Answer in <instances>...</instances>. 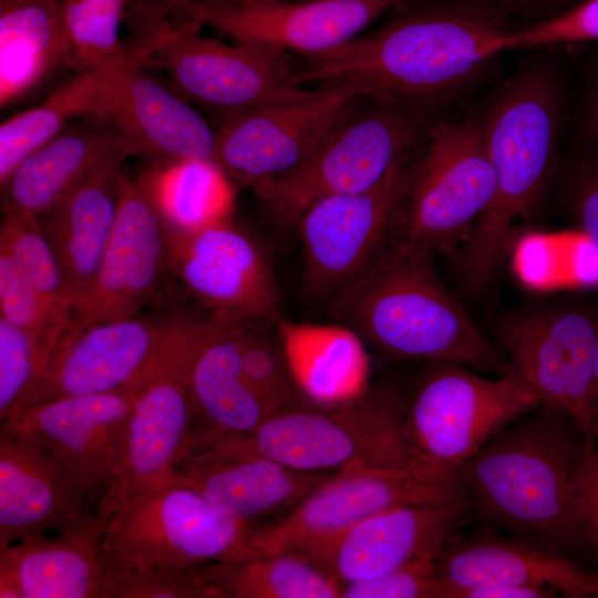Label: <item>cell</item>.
Here are the masks:
<instances>
[{"instance_id":"f907efd6","label":"cell","mask_w":598,"mask_h":598,"mask_svg":"<svg viewBox=\"0 0 598 598\" xmlns=\"http://www.w3.org/2000/svg\"><path fill=\"white\" fill-rule=\"evenodd\" d=\"M9 1H14V0H0V3H2V2H9Z\"/></svg>"},{"instance_id":"5b68a950","label":"cell","mask_w":598,"mask_h":598,"mask_svg":"<svg viewBox=\"0 0 598 598\" xmlns=\"http://www.w3.org/2000/svg\"><path fill=\"white\" fill-rule=\"evenodd\" d=\"M147 3L127 55L144 69L164 72L187 101L226 118L302 89L287 54L208 38L181 8Z\"/></svg>"},{"instance_id":"83f0119b","label":"cell","mask_w":598,"mask_h":598,"mask_svg":"<svg viewBox=\"0 0 598 598\" xmlns=\"http://www.w3.org/2000/svg\"><path fill=\"white\" fill-rule=\"evenodd\" d=\"M99 529L45 534L0 548V598H105Z\"/></svg>"},{"instance_id":"c3c4849f","label":"cell","mask_w":598,"mask_h":598,"mask_svg":"<svg viewBox=\"0 0 598 598\" xmlns=\"http://www.w3.org/2000/svg\"><path fill=\"white\" fill-rule=\"evenodd\" d=\"M592 440H594L595 446H596V448L598 451V416H597L595 425H594Z\"/></svg>"},{"instance_id":"8992f818","label":"cell","mask_w":598,"mask_h":598,"mask_svg":"<svg viewBox=\"0 0 598 598\" xmlns=\"http://www.w3.org/2000/svg\"><path fill=\"white\" fill-rule=\"evenodd\" d=\"M401 400L402 388L394 383L340 402L306 400L277 411L241 437L205 447L255 453L313 473L412 465L400 432Z\"/></svg>"},{"instance_id":"603a6c76","label":"cell","mask_w":598,"mask_h":598,"mask_svg":"<svg viewBox=\"0 0 598 598\" xmlns=\"http://www.w3.org/2000/svg\"><path fill=\"white\" fill-rule=\"evenodd\" d=\"M467 515L466 497L391 508L347 530L313 560L340 586L373 578L436 558Z\"/></svg>"},{"instance_id":"bcb514c9","label":"cell","mask_w":598,"mask_h":598,"mask_svg":"<svg viewBox=\"0 0 598 598\" xmlns=\"http://www.w3.org/2000/svg\"><path fill=\"white\" fill-rule=\"evenodd\" d=\"M589 130L598 137V99L592 103L589 117H588Z\"/></svg>"},{"instance_id":"44dd1931","label":"cell","mask_w":598,"mask_h":598,"mask_svg":"<svg viewBox=\"0 0 598 598\" xmlns=\"http://www.w3.org/2000/svg\"><path fill=\"white\" fill-rule=\"evenodd\" d=\"M100 73L102 86L91 116L125 140L136 155L163 162L214 159L215 132L178 92L130 58Z\"/></svg>"},{"instance_id":"4316f807","label":"cell","mask_w":598,"mask_h":598,"mask_svg":"<svg viewBox=\"0 0 598 598\" xmlns=\"http://www.w3.org/2000/svg\"><path fill=\"white\" fill-rule=\"evenodd\" d=\"M133 155L125 140L85 116L16 166L0 184L2 210L40 217L100 171Z\"/></svg>"},{"instance_id":"e0dca14e","label":"cell","mask_w":598,"mask_h":598,"mask_svg":"<svg viewBox=\"0 0 598 598\" xmlns=\"http://www.w3.org/2000/svg\"><path fill=\"white\" fill-rule=\"evenodd\" d=\"M167 227L148 171L124 175L116 216L103 260L68 331L141 313L172 299Z\"/></svg>"},{"instance_id":"ffe728a7","label":"cell","mask_w":598,"mask_h":598,"mask_svg":"<svg viewBox=\"0 0 598 598\" xmlns=\"http://www.w3.org/2000/svg\"><path fill=\"white\" fill-rule=\"evenodd\" d=\"M140 383L24 406L1 425L32 440L84 497L104 488L116 468Z\"/></svg>"},{"instance_id":"d4e9b609","label":"cell","mask_w":598,"mask_h":598,"mask_svg":"<svg viewBox=\"0 0 598 598\" xmlns=\"http://www.w3.org/2000/svg\"><path fill=\"white\" fill-rule=\"evenodd\" d=\"M83 498L32 440L1 425L0 548L48 530L99 529Z\"/></svg>"},{"instance_id":"d590c367","label":"cell","mask_w":598,"mask_h":598,"mask_svg":"<svg viewBox=\"0 0 598 598\" xmlns=\"http://www.w3.org/2000/svg\"><path fill=\"white\" fill-rule=\"evenodd\" d=\"M132 0H62L66 68L103 72L128 59L121 24Z\"/></svg>"},{"instance_id":"60d3db41","label":"cell","mask_w":598,"mask_h":598,"mask_svg":"<svg viewBox=\"0 0 598 598\" xmlns=\"http://www.w3.org/2000/svg\"><path fill=\"white\" fill-rule=\"evenodd\" d=\"M436 558L420 559L386 574L341 586V598H443Z\"/></svg>"},{"instance_id":"8fae6325","label":"cell","mask_w":598,"mask_h":598,"mask_svg":"<svg viewBox=\"0 0 598 598\" xmlns=\"http://www.w3.org/2000/svg\"><path fill=\"white\" fill-rule=\"evenodd\" d=\"M456 476L412 465L354 466L331 474L282 517L249 525L259 553L295 550L315 558L347 530L381 512L464 498Z\"/></svg>"},{"instance_id":"4fadbf2b","label":"cell","mask_w":598,"mask_h":598,"mask_svg":"<svg viewBox=\"0 0 598 598\" xmlns=\"http://www.w3.org/2000/svg\"><path fill=\"white\" fill-rule=\"evenodd\" d=\"M597 327L598 309L573 302L524 310L499 330L508 370L569 414L587 442L598 416Z\"/></svg>"},{"instance_id":"9a60e30c","label":"cell","mask_w":598,"mask_h":598,"mask_svg":"<svg viewBox=\"0 0 598 598\" xmlns=\"http://www.w3.org/2000/svg\"><path fill=\"white\" fill-rule=\"evenodd\" d=\"M190 315L181 305L164 303L154 312L68 331L18 410L138 384Z\"/></svg>"},{"instance_id":"ab89813d","label":"cell","mask_w":598,"mask_h":598,"mask_svg":"<svg viewBox=\"0 0 598 598\" xmlns=\"http://www.w3.org/2000/svg\"><path fill=\"white\" fill-rule=\"evenodd\" d=\"M44 359L37 342L23 330L0 318V422L20 408L40 375Z\"/></svg>"},{"instance_id":"7402d4cb","label":"cell","mask_w":598,"mask_h":598,"mask_svg":"<svg viewBox=\"0 0 598 598\" xmlns=\"http://www.w3.org/2000/svg\"><path fill=\"white\" fill-rule=\"evenodd\" d=\"M437 576L447 590L481 586L550 588L569 598H598V571L581 560L543 545L478 526L457 532L436 557Z\"/></svg>"},{"instance_id":"ee69618b","label":"cell","mask_w":598,"mask_h":598,"mask_svg":"<svg viewBox=\"0 0 598 598\" xmlns=\"http://www.w3.org/2000/svg\"><path fill=\"white\" fill-rule=\"evenodd\" d=\"M575 489L586 538L598 555V451L594 442H587L580 456Z\"/></svg>"},{"instance_id":"2e32d148","label":"cell","mask_w":598,"mask_h":598,"mask_svg":"<svg viewBox=\"0 0 598 598\" xmlns=\"http://www.w3.org/2000/svg\"><path fill=\"white\" fill-rule=\"evenodd\" d=\"M362 92L317 85L224 118L215 132L214 161L234 181L255 184L301 164Z\"/></svg>"},{"instance_id":"8d00e7d4","label":"cell","mask_w":598,"mask_h":598,"mask_svg":"<svg viewBox=\"0 0 598 598\" xmlns=\"http://www.w3.org/2000/svg\"><path fill=\"white\" fill-rule=\"evenodd\" d=\"M277 322L247 319L237 329L244 374L276 412L309 400L293 375Z\"/></svg>"},{"instance_id":"1f68e13d","label":"cell","mask_w":598,"mask_h":598,"mask_svg":"<svg viewBox=\"0 0 598 598\" xmlns=\"http://www.w3.org/2000/svg\"><path fill=\"white\" fill-rule=\"evenodd\" d=\"M212 598H339L341 586L309 556L295 550L259 553L209 566Z\"/></svg>"},{"instance_id":"ac0fdd59","label":"cell","mask_w":598,"mask_h":598,"mask_svg":"<svg viewBox=\"0 0 598 598\" xmlns=\"http://www.w3.org/2000/svg\"><path fill=\"white\" fill-rule=\"evenodd\" d=\"M167 262L171 281L206 315L228 320L285 318L267 254L231 220L189 233L167 229Z\"/></svg>"},{"instance_id":"30bf717a","label":"cell","mask_w":598,"mask_h":598,"mask_svg":"<svg viewBox=\"0 0 598 598\" xmlns=\"http://www.w3.org/2000/svg\"><path fill=\"white\" fill-rule=\"evenodd\" d=\"M207 317L192 315L141 381L121 455L94 517L100 526L137 493L174 475L190 446L189 370Z\"/></svg>"},{"instance_id":"ba28073f","label":"cell","mask_w":598,"mask_h":598,"mask_svg":"<svg viewBox=\"0 0 598 598\" xmlns=\"http://www.w3.org/2000/svg\"><path fill=\"white\" fill-rule=\"evenodd\" d=\"M109 565L205 570L257 553L249 525L236 520L174 475L128 499L99 526Z\"/></svg>"},{"instance_id":"d6a6232c","label":"cell","mask_w":598,"mask_h":598,"mask_svg":"<svg viewBox=\"0 0 598 598\" xmlns=\"http://www.w3.org/2000/svg\"><path fill=\"white\" fill-rule=\"evenodd\" d=\"M147 171L168 230L189 233L231 219L234 181L214 159H176Z\"/></svg>"},{"instance_id":"f546056e","label":"cell","mask_w":598,"mask_h":598,"mask_svg":"<svg viewBox=\"0 0 598 598\" xmlns=\"http://www.w3.org/2000/svg\"><path fill=\"white\" fill-rule=\"evenodd\" d=\"M62 0L0 3V105L30 94L58 68L66 66Z\"/></svg>"},{"instance_id":"f6af8a7d","label":"cell","mask_w":598,"mask_h":598,"mask_svg":"<svg viewBox=\"0 0 598 598\" xmlns=\"http://www.w3.org/2000/svg\"><path fill=\"white\" fill-rule=\"evenodd\" d=\"M558 592L550 588L528 586H481L447 590L445 598H551Z\"/></svg>"},{"instance_id":"3957f363","label":"cell","mask_w":598,"mask_h":598,"mask_svg":"<svg viewBox=\"0 0 598 598\" xmlns=\"http://www.w3.org/2000/svg\"><path fill=\"white\" fill-rule=\"evenodd\" d=\"M432 259L394 231L369 266L329 299L332 318L391 358L508 372L506 359L442 283Z\"/></svg>"},{"instance_id":"cb8c5ba5","label":"cell","mask_w":598,"mask_h":598,"mask_svg":"<svg viewBox=\"0 0 598 598\" xmlns=\"http://www.w3.org/2000/svg\"><path fill=\"white\" fill-rule=\"evenodd\" d=\"M331 474L297 471L264 455L213 447L188 453L174 470L175 478L247 525L282 517Z\"/></svg>"},{"instance_id":"836d02e7","label":"cell","mask_w":598,"mask_h":598,"mask_svg":"<svg viewBox=\"0 0 598 598\" xmlns=\"http://www.w3.org/2000/svg\"><path fill=\"white\" fill-rule=\"evenodd\" d=\"M101 86V73L78 72L39 105L3 121L0 125V184L23 158L58 136L73 120L91 116Z\"/></svg>"},{"instance_id":"52a82bcc","label":"cell","mask_w":598,"mask_h":598,"mask_svg":"<svg viewBox=\"0 0 598 598\" xmlns=\"http://www.w3.org/2000/svg\"><path fill=\"white\" fill-rule=\"evenodd\" d=\"M540 402L511 370L487 378L460 363L432 361L411 391L402 389L401 437L412 465L453 477L498 431Z\"/></svg>"},{"instance_id":"b9f144b4","label":"cell","mask_w":598,"mask_h":598,"mask_svg":"<svg viewBox=\"0 0 598 598\" xmlns=\"http://www.w3.org/2000/svg\"><path fill=\"white\" fill-rule=\"evenodd\" d=\"M598 39V0H586L549 20L509 33L508 48L528 49Z\"/></svg>"},{"instance_id":"74e56055","label":"cell","mask_w":598,"mask_h":598,"mask_svg":"<svg viewBox=\"0 0 598 598\" xmlns=\"http://www.w3.org/2000/svg\"><path fill=\"white\" fill-rule=\"evenodd\" d=\"M0 308L1 319L25 331L37 342L44 359V368L50 354L61 341V334L32 286L2 247H0Z\"/></svg>"},{"instance_id":"5bb4252c","label":"cell","mask_w":598,"mask_h":598,"mask_svg":"<svg viewBox=\"0 0 598 598\" xmlns=\"http://www.w3.org/2000/svg\"><path fill=\"white\" fill-rule=\"evenodd\" d=\"M413 168L406 153L374 186L312 204L298 219L303 285L330 299L362 272L394 234Z\"/></svg>"},{"instance_id":"4dcf8cb0","label":"cell","mask_w":598,"mask_h":598,"mask_svg":"<svg viewBox=\"0 0 598 598\" xmlns=\"http://www.w3.org/2000/svg\"><path fill=\"white\" fill-rule=\"evenodd\" d=\"M293 375L312 401L332 403L363 393L368 358L361 337L342 323L277 322Z\"/></svg>"},{"instance_id":"7c38bea8","label":"cell","mask_w":598,"mask_h":598,"mask_svg":"<svg viewBox=\"0 0 598 598\" xmlns=\"http://www.w3.org/2000/svg\"><path fill=\"white\" fill-rule=\"evenodd\" d=\"M494 194L483 117L437 123L429 132L423 161L413 169L395 234L433 255L455 249Z\"/></svg>"},{"instance_id":"7bdbcfd3","label":"cell","mask_w":598,"mask_h":598,"mask_svg":"<svg viewBox=\"0 0 598 598\" xmlns=\"http://www.w3.org/2000/svg\"><path fill=\"white\" fill-rule=\"evenodd\" d=\"M569 199L579 231L598 247V157L579 163L571 179Z\"/></svg>"},{"instance_id":"e575fe53","label":"cell","mask_w":598,"mask_h":598,"mask_svg":"<svg viewBox=\"0 0 598 598\" xmlns=\"http://www.w3.org/2000/svg\"><path fill=\"white\" fill-rule=\"evenodd\" d=\"M2 212L0 247L32 286L62 339L72 323L74 299L61 265L38 217Z\"/></svg>"},{"instance_id":"9c48e42d","label":"cell","mask_w":598,"mask_h":598,"mask_svg":"<svg viewBox=\"0 0 598 598\" xmlns=\"http://www.w3.org/2000/svg\"><path fill=\"white\" fill-rule=\"evenodd\" d=\"M370 99L363 107L358 100L297 167L252 186L279 224L295 227L316 202L374 186L408 152L419 116L411 107Z\"/></svg>"},{"instance_id":"f35d334b","label":"cell","mask_w":598,"mask_h":598,"mask_svg":"<svg viewBox=\"0 0 598 598\" xmlns=\"http://www.w3.org/2000/svg\"><path fill=\"white\" fill-rule=\"evenodd\" d=\"M205 570L106 563L105 598H212Z\"/></svg>"},{"instance_id":"f1b7e54d","label":"cell","mask_w":598,"mask_h":598,"mask_svg":"<svg viewBox=\"0 0 598 598\" xmlns=\"http://www.w3.org/2000/svg\"><path fill=\"white\" fill-rule=\"evenodd\" d=\"M121 166L100 171L38 217L72 290L73 313L91 292L103 260L124 177Z\"/></svg>"},{"instance_id":"6da1fadb","label":"cell","mask_w":598,"mask_h":598,"mask_svg":"<svg viewBox=\"0 0 598 598\" xmlns=\"http://www.w3.org/2000/svg\"><path fill=\"white\" fill-rule=\"evenodd\" d=\"M586 444L569 414L538 403L498 431L457 470L468 515L481 527L579 559L592 550L575 489Z\"/></svg>"},{"instance_id":"681fc988","label":"cell","mask_w":598,"mask_h":598,"mask_svg":"<svg viewBox=\"0 0 598 598\" xmlns=\"http://www.w3.org/2000/svg\"><path fill=\"white\" fill-rule=\"evenodd\" d=\"M596 386L598 393V327H597V354H596Z\"/></svg>"},{"instance_id":"7dc6e473","label":"cell","mask_w":598,"mask_h":598,"mask_svg":"<svg viewBox=\"0 0 598 598\" xmlns=\"http://www.w3.org/2000/svg\"><path fill=\"white\" fill-rule=\"evenodd\" d=\"M158 1L166 2V3H172V4H175V6H182V4H189V3H193V2L198 1V0H158Z\"/></svg>"},{"instance_id":"277c9868","label":"cell","mask_w":598,"mask_h":598,"mask_svg":"<svg viewBox=\"0 0 598 598\" xmlns=\"http://www.w3.org/2000/svg\"><path fill=\"white\" fill-rule=\"evenodd\" d=\"M559 111L553 79L529 70L507 83L483 117L495 194L458 247L460 279L470 290L492 280L514 225L545 193L556 159Z\"/></svg>"},{"instance_id":"d6986e66","label":"cell","mask_w":598,"mask_h":598,"mask_svg":"<svg viewBox=\"0 0 598 598\" xmlns=\"http://www.w3.org/2000/svg\"><path fill=\"white\" fill-rule=\"evenodd\" d=\"M416 0H198L182 9L233 42L315 56L359 37L383 13Z\"/></svg>"},{"instance_id":"484cf974","label":"cell","mask_w":598,"mask_h":598,"mask_svg":"<svg viewBox=\"0 0 598 598\" xmlns=\"http://www.w3.org/2000/svg\"><path fill=\"white\" fill-rule=\"evenodd\" d=\"M206 316L189 370L193 417L188 453L241 437L276 413L244 374L237 332L241 320Z\"/></svg>"},{"instance_id":"7a4b0ae2","label":"cell","mask_w":598,"mask_h":598,"mask_svg":"<svg viewBox=\"0 0 598 598\" xmlns=\"http://www.w3.org/2000/svg\"><path fill=\"white\" fill-rule=\"evenodd\" d=\"M509 33L454 10L399 17L297 69L302 84H344L363 95L413 109L450 97L508 49Z\"/></svg>"}]
</instances>
